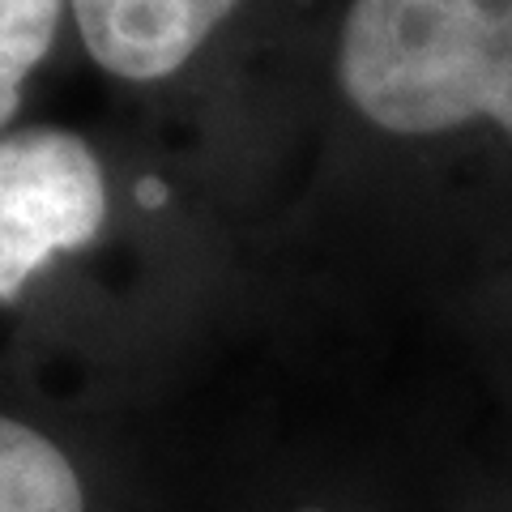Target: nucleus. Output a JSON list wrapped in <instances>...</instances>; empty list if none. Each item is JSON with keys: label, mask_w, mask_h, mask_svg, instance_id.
<instances>
[{"label": "nucleus", "mask_w": 512, "mask_h": 512, "mask_svg": "<svg viewBox=\"0 0 512 512\" xmlns=\"http://www.w3.org/2000/svg\"><path fill=\"white\" fill-rule=\"evenodd\" d=\"M291 329L278 222L116 107L0 133V397L163 419Z\"/></svg>", "instance_id": "obj_1"}, {"label": "nucleus", "mask_w": 512, "mask_h": 512, "mask_svg": "<svg viewBox=\"0 0 512 512\" xmlns=\"http://www.w3.org/2000/svg\"><path fill=\"white\" fill-rule=\"evenodd\" d=\"M508 265L512 0H338L278 227L291 316L397 350Z\"/></svg>", "instance_id": "obj_2"}, {"label": "nucleus", "mask_w": 512, "mask_h": 512, "mask_svg": "<svg viewBox=\"0 0 512 512\" xmlns=\"http://www.w3.org/2000/svg\"><path fill=\"white\" fill-rule=\"evenodd\" d=\"M103 103L214 163L282 227L338 0H64Z\"/></svg>", "instance_id": "obj_3"}, {"label": "nucleus", "mask_w": 512, "mask_h": 512, "mask_svg": "<svg viewBox=\"0 0 512 512\" xmlns=\"http://www.w3.org/2000/svg\"><path fill=\"white\" fill-rule=\"evenodd\" d=\"M184 414L116 419L0 397V512H158Z\"/></svg>", "instance_id": "obj_4"}, {"label": "nucleus", "mask_w": 512, "mask_h": 512, "mask_svg": "<svg viewBox=\"0 0 512 512\" xmlns=\"http://www.w3.org/2000/svg\"><path fill=\"white\" fill-rule=\"evenodd\" d=\"M436 402L444 431V508L512 512V384L478 380L440 359Z\"/></svg>", "instance_id": "obj_5"}, {"label": "nucleus", "mask_w": 512, "mask_h": 512, "mask_svg": "<svg viewBox=\"0 0 512 512\" xmlns=\"http://www.w3.org/2000/svg\"><path fill=\"white\" fill-rule=\"evenodd\" d=\"M77 69L64 0H0V133L43 116V103Z\"/></svg>", "instance_id": "obj_6"}, {"label": "nucleus", "mask_w": 512, "mask_h": 512, "mask_svg": "<svg viewBox=\"0 0 512 512\" xmlns=\"http://www.w3.org/2000/svg\"><path fill=\"white\" fill-rule=\"evenodd\" d=\"M423 342L461 372L512 384V265L444 303L423 325Z\"/></svg>", "instance_id": "obj_7"}]
</instances>
